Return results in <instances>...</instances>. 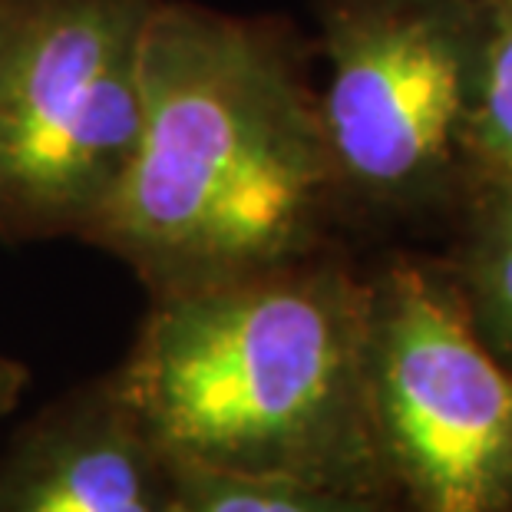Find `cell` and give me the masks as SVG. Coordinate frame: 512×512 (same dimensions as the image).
I'll use <instances>...</instances> for the list:
<instances>
[{
  "label": "cell",
  "instance_id": "obj_1",
  "mask_svg": "<svg viewBox=\"0 0 512 512\" xmlns=\"http://www.w3.org/2000/svg\"><path fill=\"white\" fill-rule=\"evenodd\" d=\"M334 209L318 93L288 37L162 0L136 152L83 242L123 261L152 298L318 255Z\"/></svg>",
  "mask_w": 512,
  "mask_h": 512
},
{
  "label": "cell",
  "instance_id": "obj_2",
  "mask_svg": "<svg viewBox=\"0 0 512 512\" xmlns=\"http://www.w3.org/2000/svg\"><path fill=\"white\" fill-rule=\"evenodd\" d=\"M364 311L321 255L152 294L113 377L176 466L377 493Z\"/></svg>",
  "mask_w": 512,
  "mask_h": 512
},
{
  "label": "cell",
  "instance_id": "obj_3",
  "mask_svg": "<svg viewBox=\"0 0 512 512\" xmlns=\"http://www.w3.org/2000/svg\"><path fill=\"white\" fill-rule=\"evenodd\" d=\"M162 0H0V238H83L136 152Z\"/></svg>",
  "mask_w": 512,
  "mask_h": 512
},
{
  "label": "cell",
  "instance_id": "obj_4",
  "mask_svg": "<svg viewBox=\"0 0 512 512\" xmlns=\"http://www.w3.org/2000/svg\"><path fill=\"white\" fill-rule=\"evenodd\" d=\"M318 20V113L341 205L410 215L466 189V0H318Z\"/></svg>",
  "mask_w": 512,
  "mask_h": 512
},
{
  "label": "cell",
  "instance_id": "obj_5",
  "mask_svg": "<svg viewBox=\"0 0 512 512\" xmlns=\"http://www.w3.org/2000/svg\"><path fill=\"white\" fill-rule=\"evenodd\" d=\"M364 384L380 466L420 512L493 509L512 479V374L417 261L367 285Z\"/></svg>",
  "mask_w": 512,
  "mask_h": 512
},
{
  "label": "cell",
  "instance_id": "obj_6",
  "mask_svg": "<svg viewBox=\"0 0 512 512\" xmlns=\"http://www.w3.org/2000/svg\"><path fill=\"white\" fill-rule=\"evenodd\" d=\"M176 463L113 370L37 410L0 456V512H169Z\"/></svg>",
  "mask_w": 512,
  "mask_h": 512
},
{
  "label": "cell",
  "instance_id": "obj_7",
  "mask_svg": "<svg viewBox=\"0 0 512 512\" xmlns=\"http://www.w3.org/2000/svg\"><path fill=\"white\" fill-rule=\"evenodd\" d=\"M470 67V185H512V0H466Z\"/></svg>",
  "mask_w": 512,
  "mask_h": 512
},
{
  "label": "cell",
  "instance_id": "obj_8",
  "mask_svg": "<svg viewBox=\"0 0 512 512\" xmlns=\"http://www.w3.org/2000/svg\"><path fill=\"white\" fill-rule=\"evenodd\" d=\"M169 512H380L377 493L176 466Z\"/></svg>",
  "mask_w": 512,
  "mask_h": 512
},
{
  "label": "cell",
  "instance_id": "obj_9",
  "mask_svg": "<svg viewBox=\"0 0 512 512\" xmlns=\"http://www.w3.org/2000/svg\"><path fill=\"white\" fill-rule=\"evenodd\" d=\"M463 278L466 314L483 318L512 347V185H473ZM463 298V294H460Z\"/></svg>",
  "mask_w": 512,
  "mask_h": 512
},
{
  "label": "cell",
  "instance_id": "obj_10",
  "mask_svg": "<svg viewBox=\"0 0 512 512\" xmlns=\"http://www.w3.org/2000/svg\"><path fill=\"white\" fill-rule=\"evenodd\" d=\"M24 387H27V367L17 364L14 357L0 354V420L20 403Z\"/></svg>",
  "mask_w": 512,
  "mask_h": 512
}]
</instances>
